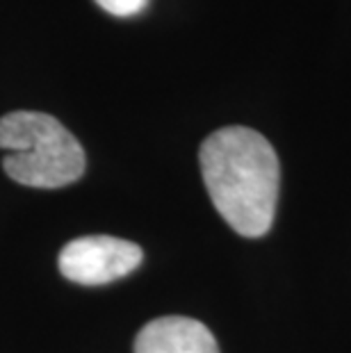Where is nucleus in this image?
<instances>
[{
    "label": "nucleus",
    "mask_w": 351,
    "mask_h": 353,
    "mask_svg": "<svg viewBox=\"0 0 351 353\" xmlns=\"http://www.w3.org/2000/svg\"><path fill=\"white\" fill-rule=\"evenodd\" d=\"M201 174L217 212L242 237L272 228L281 167L272 144L244 125L214 130L199 151Z\"/></svg>",
    "instance_id": "nucleus-1"
},
{
    "label": "nucleus",
    "mask_w": 351,
    "mask_h": 353,
    "mask_svg": "<svg viewBox=\"0 0 351 353\" xmlns=\"http://www.w3.org/2000/svg\"><path fill=\"white\" fill-rule=\"evenodd\" d=\"M3 167L19 185L57 190L85 174L87 157L80 141L43 112H10L0 119Z\"/></svg>",
    "instance_id": "nucleus-2"
},
{
    "label": "nucleus",
    "mask_w": 351,
    "mask_h": 353,
    "mask_svg": "<svg viewBox=\"0 0 351 353\" xmlns=\"http://www.w3.org/2000/svg\"><path fill=\"white\" fill-rule=\"evenodd\" d=\"M144 253L128 239L87 235L71 239L59 251V272L80 285H106L128 276L141 265Z\"/></svg>",
    "instance_id": "nucleus-3"
},
{
    "label": "nucleus",
    "mask_w": 351,
    "mask_h": 353,
    "mask_svg": "<svg viewBox=\"0 0 351 353\" xmlns=\"http://www.w3.org/2000/svg\"><path fill=\"white\" fill-rule=\"evenodd\" d=\"M135 353H219L210 328L192 317L167 314L137 333Z\"/></svg>",
    "instance_id": "nucleus-4"
},
{
    "label": "nucleus",
    "mask_w": 351,
    "mask_h": 353,
    "mask_svg": "<svg viewBox=\"0 0 351 353\" xmlns=\"http://www.w3.org/2000/svg\"><path fill=\"white\" fill-rule=\"evenodd\" d=\"M112 17H135L146 7L148 0H96Z\"/></svg>",
    "instance_id": "nucleus-5"
}]
</instances>
